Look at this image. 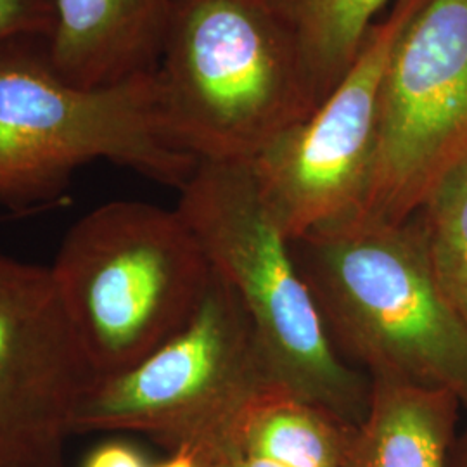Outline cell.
<instances>
[{
	"mask_svg": "<svg viewBox=\"0 0 467 467\" xmlns=\"http://www.w3.org/2000/svg\"><path fill=\"white\" fill-rule=\"evenodd\" d=\"M410 218L436 283L467 324V158L436 182Z\"/></svg>",
	"mask_w": 467,
	"mask_h": 467,
	"instance_id": "cell-13",
	"label": "cell"
},
{
	"mask_svg": "<svg viewBox=\"0 0 467 467\" xmlns=\"http://www.w3.org/2000/svg\"><path fill=\"white\" fill-rule=\"evenodd\" d=\"M177 212L248 314L279 383L358 424L370 379L336 350L250 161H198Z\"/></svg>",
	"mask_w": 467,
	"mask_h": 467,
	"instance_id": "cell-5",
	"label": "cell"
},
{
	"mask_svg": "<svg viewBox=\"0 0 467 467\" xmlns=\"http://www.w3.org/2000/svg\"><path fill=\"white\" fill-rule=\"evenodd\" d=\"M420 2L395 0L333 92L251 160L262 198L289 241L362 212L379 144L386 69Z\"/></svg>",
	"mask_w": 467,
	"mask_h": 467,
	"instance_id": "cell-8",
	"label": "cell"
},
{
	"mask_svg": "<svg viewBox=\"0 0 467 467\" xmlns=\"http://www.w3.org/2000/svg\"><path fill=\"white\" fill-rule=\"evenodd\" d=\"M337 353L368 378L453 393L467 407V324L447 300L412 218H345L291 241Z\"/></svg>",
	"mask_w": 467,
	"mask_h": 467,
	"instance_id": "cell-1",
	"label": "cell"
},
{
	"mask_svg": "<svg viewBox=\"0 0 467 467\" xmlns=\"http://www.w3.org/2000/svg\"><path fill=\"white\" fill-rule=\"evenodd\" d=\"M50 272L96 379L179 333L213 277L177 208L111 201L77 220Z\"/></svg>",
	"mask_w": 467,
	"mask_h": 467,
	"instance_id": "cell-4",
	"label": "cell"
},
{
	"mask_svg": "<svg viewBox=\"0 0 467 467\" xmlns=\"http://www.w3.org/2000/svg\"><path fill=\"white\" fill-rule=\"evenodd\" d=\"M98 160L179 191L198 167L168 139L154 73L85 88L57 73L49 36L0 46V204L56 200Z\"/></svg>",
	"mask_w": 467,
	"mask_h": 467,
	"instance_id": "cell-3",
	"label": "cell"
},
{
	"mask_svg": "<svg viewBox=\"0 0 467 467\" xmlns=\"http://www.w3.org/2000/svg\"><path fill=\"white\" fill-rule=\"evenodd\" d=\"M50 267L0 253V467H61L94 381Z\"/></svg>",
	"mask_w": 467,
	"mask_h": 467,
	"instance_id": "cell-9",
	"label": "cell"
},
{
	"mask_svg": "<svg viewBox=\"0 0 467 467\" xmlns=\"http://www.w3.org/2000/svg\"><path fill=\"white\" fill-rule=\"evenodd\" d=\"M467 158V0H422L384 77L362 217L401 223Z\"/></svg>",
	"mask_w": 467,
	"mask_h": 467,
	"instance_id": "cell-7",
	"label": "cell"
},
{
	"mask_svg": "<svg viewBox=\"0 0 467 467\" xmlns=\"http://www.w3.org/2000/svg\"><path fill=\"white\" fill-rule=\"evenodd\" d=\"M391 0H279L300 42L316 104L341 82Z\"/></svg>",
	"mask_w": 467,
	"mask_h": 467,
	"instance_id": "cell-12",
	"label": "cell"
},
{
	"mask_svg": "<svg viewBox=\"0 0 467 467\" xmlns=\"http://www.w3.org/2000/svg\"><path fill=\"white\" fill-rule=\"evenodd\" d=\"M348 467H451L459 399L445 389L368 378Z\"/></svg>",
	"mask_w": 467,
	"mask_h": 467,
	"instance_id": "cell-11",
	"label": "cell"
},
{
	"mask_svg": "<svg viewBox=\"0 0 467 467\" xmlns=\"http://www.w3.org/2000/svg\"><path fill=\"white\" fill-rule=\"evenodd\" d=\"M54 0H0V46L21 35L50 36Z\"/></svg>",
	"mask_w": 467,
	"mask_h": 467,
	"instance_id": "cell-14",
	"label": "cell"
},
{
	"mask_svg": "<svg viewBox=\"0 0 467 467\" xmlns=\"http://www.w3.org/2000/svg\"><path fill=\"white\" fill-rule=\"evenodd\" d=\"M461 467H467V438L466 443H464V453H462V466Z\"/></svg>",
	"mask_w": 467,
	"mask_h": 467,
	"instance_id": "cell-17",
	"label": "cell"
},
{
	"mask_svg": "<svg viewBox=\"0 0 467 467\" xmlns=\"http://www.w3.org/2000/svg\"><path fill=\"white\" fill-rule=\"evenodd\" d=\"M154 77L168 139L198 161H251L317 108L279 0H177Z\"/></svg>",
	"mask_w": 467,
	"mask_h": 467,
	"instance_id": "cell-2",
	"label": "cell"
},
{
	"mask_svg": "<svg viewBox=\"0 0 467 467\" xmlns=\"http://www.w3.org/2000/svg\"><path fill=\"white\" fill-rule=\"evenodd\" d=\"M275 384L248 314L213 270L198 310L179 333L132 368L90 383L71 430L134 431L170 453L189 451Z\"/></svg>",
	"mask_w": 467,
	"mask_h": 467,
	"instance_id": "cell-6",
	"label": "cell"
},
{
	"mask_svg": "<svg viewBox=\"0 0 467 467\" xmlns=\"http://www.w3.org/2000/svg\"><path fill=\"white\" fill-rule=\"evenodd\" d=\"M154 467H198L196 466V462H194V459H192V455L191 453H187V451H175V453H171V457L165 461V462H161V464H158V466Z\"/></svg>",
	"mask_w": 467,
	"mask_h": 467,
	"instance_id": "cell-16",
	"label": "cell"
},
{
	"mask_svg": "<svg viewBox=\"0 0 467 467\" xmlns=\"http://www.w3.org/2000/svg\"><path fill=\"white\" fill-rule=\"evenodd\" d=\"M177 0H54L50 59L69 84L94 88L154 73Z\"/></svg>",
	"mask_w": 467,
	"mask_h": 467,
	"instance_id": "cell-10",
	"label": "cell"
},
{
	"mask_svg": "<svg viewBox=\"0 0 467 467\" xmlns=\"http://www.w3.org/2000/svg\"><path fill=\"white\" fill-rule=\"evenodd\" d=\"M84 467H146V464L134 447L113 441L92 451Z\"/></svg>",
	"mask_w": 467,
	"mask_h": 467,
	"instance_id": "cell-15",
	"label": "cell"
}]
</instances>
